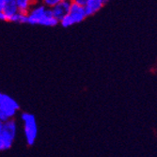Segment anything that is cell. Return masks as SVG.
<instances>
[{
  "label": "cell",
  "mask_w": 157,
  "mask_h": 157,
  "mask_svg": "<svg viewBox=\"0 0 157 157\" xmlns=\"http://www.w3.org/2000/svg\"><path fill=\"white\" fill-rule=\"evenodd\" d=\"M2 10L4 11L5 15L7 17V20L9 21V19L14 15L16 12H18V7H17V3L16 0H5V3L3 6Z\"/></svg>",
  "instance_id": "cell-7"
},
{
  "label": "cell",
  "mask_w": 157,
  "mask_h": 157,
  "mask_svg": "<svg viewBox=\"0 0 157 157\" xmlns=\"http://www.w3.org/2000/svg\"><path fill=\"white\" fill-rule=\"evenodd\" d=\"M9 21L13 23H18V24H26V13L18 11L14 15H12L9 19Z\"/></svg>",
  "instance_id": "cell-10"
},
{
  "label": "cell",
  "mask_w": 157,
  "mask_h": 157,
  "mask_svg": "<svg viewBox=\"0 0 157 157\" xmlns=\"http://www.w3.org/2000/svg\"><path fill=\"white\" fill-rule=\"evenodd\" d=\"M5 150H7V148H6V145H5V143H4L3 139H2L1 137H0V151H5Z\"/></svg>",
  "instance_id": "cell-13"
},
{
  "label": "cell",
  "mask_w": 157,
  "mask_h": 157,
  "mask_svg": "<svg viewBox=\"0 0 157 157\" xmlns=\"http://www.w3.org/2000/svg\"><path fill=\"white\" fill-rule=\"evenodd\" d=\"M3 123L4 122H2L1 121H0V133L2 132V129H3Z\"/></svg>",
  "instance_id": "cell-16"
},
{
  "label": "cell",
  "mask_w": 157,
  "mask_h": 157,
  "mask_svg": "<svg viewBox=\"0 0 157 157\" xmlns=\"http://www.w3.org/2000/svg\"><path fill=\"white\" fill-rule=\"evenodd\" d=\"M0 20H1V21H8L3 10H0Z\"/></svg>",
  "instance_id": "cell-14"
},
{
  "label": "cell",
  "mask_w": 157,
  "mask_h": 157,
  "mask_svg": "<svg viewBox=\"0 0 157 157\" xmlns=\"http://www.w3.org/2000/svg\"><path fill=\"white\" fill-rule=\"evenodd\" d=\"M4 3H5V0H0V10H2Z\"/></svg>",
  "instance_id": "cell-15"
},
{
  "label": "cell",
  "mask_w": 157,
  "mask_h": 157,
  "mask_svg": "<svg viewBox=\"0 0 157 157\" xmlns=\"http://www.w3.org/2000/svg\"><path fill=\"white\" fill-rule=\"evenodd\" d=\"M71 1H72V3H74V4H77V5L84 7L86 4H87V2L89 1V0H71Z\"/></svg>",
  "instance_id": "cell-12"
},
{
  "label": "cell",
  "mask_w": 157,
  "mask_h": 157,
  "mask_svg": "<svg viewBox=\"0 0 157 157\" xmlns=\"http://www.w3.org/2000/svg\"><path fill=\"white\" fill-rule=\"evenodd\" d=\"M20 109L19 104L10 96L0 92V121L5 122L12 119Z\"/></svg>",
  "instance_id": "cell-1"
},
{
  "label": "cell",
  "mask_w": 157,
  "mask_h": 157,
  "mask_svg": "<svg viewBox=\"0 0 157 157\" xmlns=\"http://www.w3.org/2000/svg\"><path fill=\"white\" fill-rule=\"evenodd\" d=\"M21 120L24 122V130L26 143L27 145L32 146L35 144L38 136V126L35 116L31 113L23 112L21 115Z\"/></svg>",
  "instance_id": "cell-2"
},
{
  "label": "cell",
  "mask_w": 157,
  "mask_h": 157,
  "mask_svg": "<svg viewBox=\"0 0 157 157\" xmlns=\"http://www.w3.org/2000/svg\"><path fill=\"white\" fill-rule=\"evenodd\" d=\"M87 17V13L83 6L72 3L68 14L59 21V24L63 27H69L83 22Z\"/></svg>",
  "instance_id": "cell-3"
},
{
  "label": "cell",
  "mask_w": 157,
  "mask_h": 157,
  "mask_svg": "<svg viewBox=\"0 0 157 157\" xmlns=\"http://www.w3.org/2000/svg\"><path fill=\"white\" fill-rule=\"evenodd\" d=\"M105 0H89L84 6L87 16H92L95 13H97L100 10L103 9V7L105 4Z\"/></svg>",
  "instance_id": "cell-6"
},
{
  "label": "cell",
  "mask_w": 157,
  "mask_h": 157,
  "mask_svg": "<svg viewBox=\"0 0 157 157\" xmlns=\"http://www.w3.org/2000/svg\"><path fill=\"white\" fill-rule=\"evenodd\" d=\"M37 1L38 0H16L18 10L20 12L27 13V11L31 8V6Z\"/></svg>",
  "instance_id": "cell-9"
},
{
  "label": "cell",
  "mask_w": 157,
  "mask_h": 157,
  "mask_svg": "<svg viewBox=\"0 0 157 157\" xmlns=\"http://www.w3.org/2000/svg\"><path fill=\"white\" fill-rule=\"evenodd\" d=\"M39 1H40V3L44 4L45 7L51 9V8H53L54 6H56V4H59V2H61L62 0H39Z\"/></svg>",
  "instance_id": "cell-11"
},
{
  "label": "cell",
  "mask_w": 157,
  "mask_h": 157,
  "mask_svg": "<svg viewBox=\"0 0 157 157\" xmlns=\"http://www.w3.org/2000/svg\"><path fill=\"white\" fill-rule=\"evenodd\" d=\"M71 6H72V1L71 0H62L61 2L51 8V11L53 13V15L59 21H60L64 16H66L68 14Z\"/></svg>",
  "instance_id": "cell-5"
},
{
  "label": "cell",
  "mask_w": 157,
  "mask_h": 157,
  "mask_svg": "<svg viewBox=\"0 0 157 157\" xmlns=\"http://www.w3.org/2000/svg\"><path fill=\"white\" fill-rule=\"evenodd\" d=\"M49 8L45 7L42 3H40L39 0L35 2L29 10L26 13V24L29 25H39L40 20L45 15V13Z\"/></svg>",
  "instance_id": "cell-4"
},
{
  "label": "cell",
  "mask_w": 157,
  "mask_h": 157,
  "mask_svg": "<svg viewBox=\"0 0 157 157\" xmlns=\"http://www.w3.org/2000/svg\"><path fill=\"white\" fill-rule=\"evenodd\" d=\"M3 130L12 136L13 137H16L17 135V123L16 121L10 119L3 123Z\"/></svg>",
  "instance_id": "cell-8"
}]
</instances>
